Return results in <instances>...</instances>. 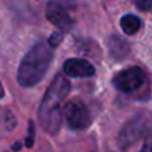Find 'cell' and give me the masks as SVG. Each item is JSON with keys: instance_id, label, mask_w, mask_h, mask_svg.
<instances>
[{"instance_id": "3", "label": "cell", "mask_w": 152, "mask_h": 152, "mask_svg": "<svg viewBox=\"0 0 152 152\" xmlns=\"http://www.w3.org/2000/svg\"><path fill=\"white\" fill-rule=\"evenodd\" d=\"M63 118L67 126L74 131H84L92 123L89 110L80 100H71L63 108Z\"/></svg>"}, {"instance_id": "2", "label": "cell", "mask_w": 152, "mask_h": 152, "mask_svg": "<svg viewBox=\"0 0 152 152\" xmlns=\"http://www.w3.org/2000/svg\"><path fill=\"white\" fill-rule=\"evenodd\" d=\"M53 53L45 43H37L26 53L18 69V81L21 87H34L43 80Z\"/></svg>"}, {"instance_id": "12", "label": "cell", "mask_w": 152, "mask_h": 152, "mask_svg": "<svg viewBox=\"0 0 152 152\" xmlns=\"http://www.w3.org/2000/svg\"><path fill=\"white\" fill-rule=\"evenodd\" d=\"M135 5H136L137 8H140V10H143V11H150L152 8V3L150 1V0H147V1H136Z\"/></svg>"}, {"instance_id": "14", "label": "cell", "mask_w": 152, "mask_h": 152, "mask_svg": "<svg viewBox=\"0 0 152 152\" xmlns=\"http://www.w3.org/2000/svg\"><path fill=\"white\" fill-rule=\"evenodd\" d=\"M21 148V143H16V144L12 145V151H19Z\"/></svg>"}, {"instance_id": "4", "label": "cell", "mask_w": 152, "mask_h": 152, "mask_svg": "<svg viewBox=\"0 0 152 152\" xmlns=\"http://www.w3.org/2000/svg\"><path fill=\"white\" fill-rule=\"evenodd\" d=\"M148 127H150V121L147 118H143V116H136L134 120L128 121L118 136L119 147L121 150H127L148 131Z\"/></svg>"}, {"instance_id": "10", "label": "cell", "mask_w": 152, "mask_h": 152, "mask_svg": "<svg viewBox=\"0 0 152 152\" xmlns=\"http://www.w3.org/2000/svg\"><path fill=\"white\" fill-rule=\"evenodd\" d=\"M61 40H63V32H53L50 36V39H48V47H52V48L58 47Z\"/></svg>"}, {"instance_id": "6", "label": "cell", "mask_w": 152, "mask_h": 152, "mask_svg": "<svg viewBox=\"0 0 152 152\" xmlns=\"http://www.w3.org/2000/svg\"><path fill=\"white\" fill-rule=\"evenodd\" d=\"M64 74L71 77H91L95 75V67L84 59H68L63 66Z\"/></svg>"}, {"instance_id": "7", "label": "cell", "mask_w": 152, "mask_h": 152, "mask_svg": "<svg viewBox=\"0 0 152 152\" xmlns=\"http://www.w3.org/2000/svg\"><path fill=\"white\" fill-rule=\"evenodd\" d=\"M47 19L52 24H55L56 27H59L60 29H68L72 27L74 20L69 16V13L67 12L64 8H61L58 4H52L50 7V10L47 11Z\"/></svg>"}, {"instance_id": "11", "label": "cell", "mask_w": 152, "mask_h": 152, "mask_svg": "<svg viewBox=\"0 0 152 152\" xmlns=\"http://www.w3.org/2000/svg\"><path fill=\"white\" fill-rule=\"evenodd\" d=\"M28 124H29V128H28V135H27V137H26V145L28 148H31L35 142V124L32 120L29 121Z\"/></svg>"}, {"instance_id": "8", "label": "cell", "mask_w": 152, "mask_h": 152, "mask_svg": "<svg viewBox=\"0 0 152 152\" xmlns=\"http://www.w3.org/2000/svg\"><path fill=\"white\" fill-rule=\"evenodd\" d=\"M108 48H110L111 56L118 59V60L127 58L129 52V47L127 44V42L124 39H121L120 36H116V35H112L110 37V40H108Z\"/></svg>"}, {"instance_id": "5", "label": "cell", "mask_w": 152, "mask_h": 152, "mask_svg": "<svg viewBox=\"0 0 152 152\" xmlns=\"http://www.w3.org/2000/svg\"><path fill=\"white\" fill-rule=\"evenodd\" d=\"M145 75L140 67H129L116 74L112 83L118 91L128 94V92H134L140 87H143Z\"/></svg>"}, {"instance_id": "1", "label": "cell", "mask_w": 152, "mask_h": 152, "mask_svg": "<svg viewBox=\"0 0 152 152\" xmlns=\"http://www.w3.org/2000/svg\"><path fill=\"white\" fill-rule=\"evenodd\" d=\"M69 81L66 76L59 74L53 77L45 91L39 108V123L45 132L56 135L61 127L63 120V104L69 94Z\"/></svg>"}, {"instance_id": "15", "label": "cell", "mask_w": 152, "mask_h": 152, "mask_svg": "<svg viewBox=\"0 0 152 152\" xmlns=\"http://www.w3.org/2000/svg\"><path fill=\"white\" fill-rule=\"evenodd\" d=\"M3 96H4V88H3L1 83H0V99H3Z\"/></svg>"}, {"instance_id": "13", "label": "cell", "mask_w": 152, "mask_h": 152, "mask_svg": "<svg viewBox=\"0 0 152 152\" xmlns=\"http://www.w3.org/2000/svg\"><path fill=\"white\" fill-rule=\"evenodd\" d=\"M140 152H151V144H150V142H145V144L143 145V148H142V151Z\"/></svg>"}, {"instance_id": "9", "label": "cell", "mask_w": 152, "mask_h": 152, "mask_svg": "<svg viewBox=\"0 0 152 152\" xmlns=\"http://www.w3.org/2000/svg\"><path fill=\"white\" fill-rule=\"evenodd\" d=\"M121 29L127 35H135L140 28H142V20L135 15H124L120 20Z\"/></svg>"}]
</instances>
